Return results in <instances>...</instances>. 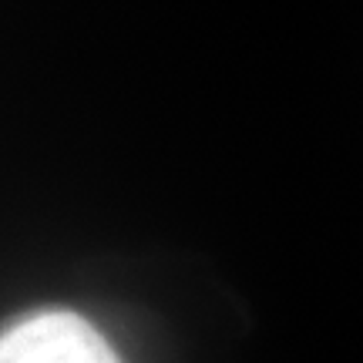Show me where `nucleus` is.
Listing matches in <instances>:
<instances>
[{"label": "nucleus", "instance_id": "nucleus-1", "mask_svg": "<svg viewBox=\"0 0 363 363\" xmlns=\"http://www.w3.org/2000/svg\"><path fill=\"white\" fill-rule=\"evenodd\" d=\"M0 363H121V357L84 316L44 310L0 333Z\"/></svg>", "mask_w": 363, "mask_h": 363}]
</instances>
